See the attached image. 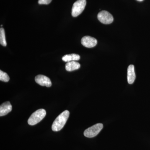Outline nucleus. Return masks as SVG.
<instances>
[{
    "mask_svg": "<svg viewBox=\"0 0 150 150\" xmlns=\"http://www.w3.org/2000/svg\"><path fill=\"white\" fill-rule=\"evenodd\" d=\"M9 77L7 74L1 70L0 71V80L5 82H7L9 81Z\"/></svg>",
    "mask_w": 150,
    "mask_h": 150,
    "instance_id": "nucleus-13",
    "label": "nucleus"
},
{
    "mask_svg": "<svg viewBox=\"0 0 150 150\" xmlns=\"http://www.w3.org/2000/svg\"><path fill=\"white\" fill-rule=\"evenodd\" d=\"M103 126L102 123H97L86 129L84 132V135L85 137L87 138H91L95 137L101 131L103 128Z\"/></svg>",
    "mask_w": 150,
    "mask_h": 150,
    "instance_id": "nucleus-4",
    "label": "nucleus"
},
{
    "mask_svg": "<svg viewBox=\"0 0 150 150\" xmlns=\"http://www.w3.org/2000/svg\"><path fill=\"white\" fill-rule=\"evenodd\" d=\"M86 4V0H78L75 2L72 8V16L74 17L79 16L84 10Z\"/></svg>",
    "mask_w": 150,
    "mask_h": 150,
    "instance_id": "nucleus-3",
    "label": "nucleus"
},
{
    "mask_svg": "<svg viewBox=\"0 0 150 150\" xmlns=\"http://www.w3.org/2000/svg\"><path fill=\"white\" fill-rule=\"evenodd\" d=\"M137 1H142L144 0H137Z\"/></svg>",
    "mask_w": 150,
    "mask_h": 150,
    "instance_id": "nucleus-15",
    "label": "nucleus"
},
{
    "mask_svg": "<svg viewBox=\"0 0 150 150\" xmlns=\"http://www.w3.org/2000/svg\"><path fill=\"white\" fill-rule=\"evenodd\" d=\"M81 65L79 63L76 61H73L67 62L65 66V69L68 71H72L75 70L79 69Z\"/></svg>",
    "mask_w": 150,
    "mask_h": 150,
    "instance_id": "nucleus-10",
    "label": "nucleus"
},
{
    "mask_svg": "<svg viewBox=\"0 0 150 150\" xmlns=\"http://www.w3.org/2000/svg\"><path fill=\"white\" fill-rule=\"evenodd\" d=\"M46 110L43 109L37 110L33 112L28 118V123L30 126H33L42 121L46 116Z\"/></svg>",
    "mask_w": 150,
    "mask_h": 150,
    "instance_id": "nucleus-2",
    "label": "nucleus"
},
{
    "mask_svg": "<svg viewBox=\"0 0 150 150\" xmlns=\"http://www.w3.org/2000/svg\"><path fill=\"white\" fill-rule=\"evenodd\" d=\"M69 110H65L56 118L52 125V130L54 131H59L63 129L69 116Z\"/></svg>",
    "mask_w": 150,
    "mask_h": 150,
    "instance_id": "nucleus-1",
    "label": "nucleus"
},
{
    "mask_svg": "<svg viewBox=\"0 0 150 150\" xmlns=\"http://www.w3.org/2000/svg\"><path fill=\"white\" fill-rule=\"evenodd\" d=\"M81 44L86 48H91L97 44V40L94 38L90 36H85L81 40Z\"/></svg>",
    "mask_w": 150,
    "mask_h": 150,
    "instance_id": "nucleus-7",
    "label": "nucleus"
},
{
    "mask_svg": "<svg viewBox=\"0 0 150 150\" xmlns=\"http://www.w3.org/2000/svg\"><path fill=\"white\" fill-rule=\"evenodd\" d=\"M136 77L134 66L133 65H130L128 67L127 70V81L128 83L130 84L134 83Z\"/></svg>",
    "mask_w": 150,
    "mask_h": 150,
    "instance_id": "nucleus-9",
    "label": "nucleus"
},
{
    "mask_svg": "<svg viewBox=\"0 0 150 150\" xmlns=\"http://www.w3.org/2000/svg\"><path fill=\"white\" fill-rule=\"evenodd\" d=\"M98 19L100 22L105 24H109L113 21V18L112 15L105 11L100 12L97 16Z\"/></svg>",
    "mask_w": 150,
    "mask_h": 150,
    "instance_id": "nucleus-5",
    "label": "nucleus"
},
{
    "mask_svg": "<svg viewBox=\"0 0 150 150\" xmlns=\"http://www.w3.org/2000/svg\"><path fill=\"white\" fill-rule=\"evenodd\" d=\"M52 0H38V3L39 4L48 5L51 3Z\"/></svg>",
    "mask_w": 150,
    "mask_h": 150,
    "instance_id": "nucleus-14",
    "label": "nucleus"
},
{
    "mask_svg": "<svg viewBox=\"0 0 150 150\" xmlns=\"http://www.w3.org/2000/svg\"><path fill=\"white\" fill-rule=\"evenodd\" d=\"M0 43L2 46H6L7 45L6 40L5 33V30L3 28H0Z\"/></svg>",
    "mask_w": 150,
    "mask_h": 150,
    "instance_id": "nucleus-12",
    "label": "nucleus"
},
{
    "mask_svg": "<svg viewBox=\"0 0 150 150\" xmlns=\"http://www.w3.org/2000/svg\"><path fill=\"white\" fill-rule=\"evenodd\" d=\"M35 80L38 84L43 86L49 87L52 85V83L50 79L44 75H37L35 76Z\"/></svg>",
    "mask_w": 150,
    "mask_h": 150,
    "instance_id": "nucleus-6",
    "label": "nucleus"
},
{
    "mask_svg": "<svg viewBox=\"0 0 150 150\" xmlns=\"http://www.w3.org/2000/svg\"><path fill=\"white\" fill-rule=\"evenodd\" d=\"M62 59L63 61L66 62L77 61L80 59V56L78 54H67L63 56Z\"/></svg>",
    "mask_w": 150,
    "mask_h": 150,
    "instance_id": "nucleus-11",
    "label": "nucleus"
},
{
    "mask_svg": "<svg viewBox=\"0 0 150 150\" xmlns=\"http://www.w3.org/2000/svg\"><path fill=\"white\" fill-rule=\"evenodd\" d=\"M12 107L9 101L4 103L0 106V116H4L11 112Z\"/></svg>",
    "mask_w": 150,
    "mask_h": 150,
    "instance_id": "nucleus-8",
    "label": "nucleus"
}]
</instances>
